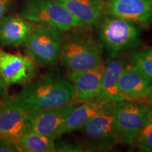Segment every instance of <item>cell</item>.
<instances>
[{
	"instance_id": "6da1fadb",
	"label": "cell",
	"mask_w": 152,
	"mask_h": 152,
	"mask_svg": "<svg viewBox=\"0 0 152 152\" xmlns=\"http://www.w3.org/2000/svg\"><path fill=\"white\" fill-rule=\"evenodd\" d=\"M10 97L25 111L33 112L73 104L75 94L71 82L53 68Z\"/></svg>"
},
{
	"instance_id": "7a4b0ae2",
	"label": "cell",
	"mask_w": 152,
	"mask_h": 152,
	"mask_svg": "<svg viewBox=\"0 0 152 152\" xmlns=\"http://www.w3.org/2000/svg\"><path fill=\"white\" fill-rule=\"evenodd\" d=\"M85 27L67 31L63 37L60 61L69 71L93 69L103 62V47Z\"/></svg>"
},
{
	"instance_id": "3957f363",
	"label": "cell",
	"mask_w": 152,
	"mask_h": 152,
	"mask_svg": "<svg viewBox=\"0 0 152 152\" xmlns=\"http://www.w3.org/2000/svg\"><path fill=\"white\" fill-rule=\"evenodd\" d=\"M95 26L99 42L107 50L109 58L141 45L139 26L133 23L105 14Z\"/></svg>"
},
{
	"instance_id": "277c9868",
	"label": "cell",
	"mask_w": 152,
	"mask_h": 152,
	"mask_svg": "<svg viewBox=\"0 0 152 152\" xmlns=\"http://www.w3.org/2000/svg\"><path fill=\"white\" fill-rule=\"evenodd\" d=\"M113 102L96 114L82 128L85 151H107L121 143L113 112Z\"/></svg>"
},
{
	"instance_id": "5b68a950",
	"label": "cell",
	"mask_w": 152,
	"mask_h": 152,
	"mask_svg": "<svg viewBox=\"0 0 152 152\" xmlns=\"http://www.w3.org/2000/svg\"><path fill=\"white\" fill-rule=\"evenodd\" d=\"M63 37L61 30L38 24L23 44L26 54L42 67L54 66L60 60Z\"/></svg>"
},
{
	"instance_id": "8992f818",
	"label": "cell",
	"mask_w": 152,
	"mask_h": 152,
	"mask_svg": "<svg viewBox=\"0 0 152 152\" xmlns=\"http://www.w3.org/2000/svg\"><path fill=\"white\" fill-rule=\"evenodd\" d=\"M20 14L30 22L51 26L61 31L84 26L78 19L54 1L28 0Z\"/></svg>"
},
{
	"instance_id": "52a82bcc",
	"label": "cell",
	"mask_w": 152,
	"mask_h": 152,
	"mask_svg": "<svg viewBox=\"0 0 152 152\" xmlns=\"http://www.w3.org/2000/svg\"><path fill=\"white\" fill-rule=\"evenodd\" d=\"M152 110L142 101L113 102V112L121 143L132 144Z\"/></svg>"
},
{
	"instance_id": "ba28073f",
	"label": "cell",
	"mask_w": 152,
	"mask_h": 152,
	"mask_svg": "<svg viewBox=\"0 0 152 152\" xmlns=\"http://www.w3.org/2000/svg\"><path fill=\"white\" fill-rule=\"evenodd\" d=\"M77 104H67L52 109L27 112L28 132H34L55 140L61 132L70 113Z\"/></svg>"
},
{
	"instance_id": "9c48e42d",
	"label": "cell",
	"mask_w": 152,
	"mask_h": 152,
	"mask_svg": "<svg viewBox=\"0 0 152 152\" xmlns=\"http://www.w3.org/2000/svg\"><path fill=\"white\" fill-rule=\"evenodd\" d=\"M37 71L36 64L30 56L0 50V75L7 86L28 84Z\"/></svg>"
},
{
	"instance_id": "30bf717a",
	"label": "cell",
	"mask_w": 152,
	"mask_h": 152,
	"mask_svg": "<svg viewBox=\"0 0 152 152\" xmlns=\"http://www.w3.org/2000/svg\"><path fill=\"white\" fill-rule=\"evenodd\" d=\"M105 11L140 27L152 26V0H105Z\"/></svg>"
},
{
	"instance_id": "8fae6325",
	"label": "cell",
	"mask_w": 152,
	"mask_h": 152,
	"mask_svg": "<svg viewBox=\"0 0 152 152\" xmlns=\"http://www.w3.org/2000/svg\"><path fill=\"white\" fill-rule=\"evenodd\" d=\"M118 89L124 100L144 101L152 91V81L132 64H128L120 75Z\"/></svg>"
},
{
	"instance_id": "7c38bea8",
	"label": "cell",
	"mask_w": 152,
	"mask_h": 152,
	"mask_svg": "<svg viewBox=\"0 0 152 152\" xmlns=\"http://www.w3.org/2000/svg\"><path fill=\"white\" fill-rule=\"evenodd\" d=\"M105 64L102 62L93 69L83 71H69L67 78L73 85L74 103H84L97 94L101 86Z\"/></svg>"
},
{
	"instance_id": "4fadbf2b",
	"label": "cell",
	"mask_w": 152,
	"mask_h": 152,
	"mask_svg": "<svg viewBox=\"0 0 152 152\" xmlns=\"http://www.w3.org/2000/svg\"><path fill=\"white\" fill-rule=\"evenodd\" d=\"M0 110V137L16 140L28 132L27 112L11 97L4 98Z\"/></svg>"
},
{
	"instance_id": "5bb4252c",
	"label": "cell",
	"mask_w": 152,
	"mask_h": 152,
	"mask_svg": "<svg viewBox=\"0 0 152 152\" xmlns=\"http://www.w3.org/2000/svg\"><path fill=\"white\" fill-rule=\"evenodd\" d=\"M128 63L123 58L115 56L109 58L105 64L101 86L94 99L106 102H117L124 100L118 89V81Z\"/></svg>"
},
{
	"instance_id": "9a60e30c",
	"label": "cell",
	"mask_w": 152,
	"mask_h": 152,
	"mask_svg": "<svg viewBox=\"0 0 152 152\" xmlns=\"http://www.w3.org/2000/svg\"><path fill=\"white\" fill-rule=\"evenodd\" d=\"M85 27L95 26L106 14L105 0H54Z\"/></svg>"
},
{
	"instance_id": "2e32d148",
	"label": "cell",
	"mask_w": 152,
	"mask_h": 152,
	"mask_svg": "<svg viewBox=\"0 0 152 152\" xmlns=\"http://www.w3.org/2000/svg\"><path fill=\"white\" fill-rule=\"evenodd\" d=\"M35 26L23 17H4L0 20V45L17 47L23 45Z\"/></svg>"
},
{
	"instance_id": "e0dca14e",
	"label": "cell",
	"mask_w": 152,
	"mask_h": 152,
	"mask_svg": "<svg viewBox=\"0 0 152 152\" xmlns=\"http://www.w3.org/2000/svg\"><path fill=\"white\" fill-rule=\"evenodd\" d=\"M109 102L93 99L80 106H76L66 119L61 132V135L80 130L90 120L104 111Z\"/></svg>"
},
{
	"instance_id": "ac0fdd59",
	"label": "cell",
	"mask_w": 152,
	"mask_h": 152,
	"mask_svg": "<svg viewBox=\"0 0 152 152\" xmlns=\"http://www.w3.org/2000/svg\"><path fill=\"white\" fill-rule=\"evenodd\" d=\"M18 142L23 151H55L54 140L34 132H27L18 138Z\"/></svg>"
},
{
	"instance_id": "d6986e66",
	"label": "cell",
	"mask_w": 152,
	"mask_h": 152,
	"mask_svg": "<svg viewBox=\"0 0 152 152\" xmlns=\"http://www.w3.org/2000/svg\"><path fill=\"white\" fill-rule=\"evenodd\" d=\"M128 59L152 81V48L134 49L129 54Z\"/></svg>"
},
{
	"instance_id": "ffe728a7",
	"label": "cell",
	"mask_w": 152,
	"mask_h": 152,
	"mask_svg": "<svg viewBox=\"0 0 152 152\" xmlns=\"http://www.w3.org/2000/svg\"><path fill=\"white\" fill-rule=\"evenodd\" d=\"M133 144H135L140 151L152 152V111Z\"/></svg>"
},
{
	"instance_id": "44dd1931",
	"label": "cell",
	"mask_w": 152,
	"mask_h": 152,
	"mask_svg": "<svg viewBox=\"0 0 152 152\" xmlns=\"http://www.w3.org/2000/svg\"><path fill=\"white\" fill-rule=\"evenodd\" d=\"M55 151L83 152L85 151L81 144L74 142L61 141L55 143Z\"/></svg>"
},
{
	"instance_id": "7402d4cb",
	"label": "cell",
	"mask_w": 152,
	"mask_h": 152,
	"mask_svg": "<svg viewBox=\"0 0 152 152\" xmlns=\"http://www.w3.org/2000/svg\"><path fill=\"white\" fill-rule=\"evenodd\" d=\"M23 151L18 142L14 139L0 137V152Z\"/></svg>"
},
{
	"instance_id": "603a6c76",
	"label": "cell",
	"mask_w": 152,
	"mask_h": 152,
	"mask_svg": "<svg viewBox=\"0 0 152 152\" xmlns=\"http://www.w3.org/2000/svg\"><path fill=\"white\" fill-rule=\"evenodd\" d=\"M13 0H0V20L4 18Z\"/></svg>"
},
{
	"instance_id": "cb8c5ba5",
	"label": "cell",
	"mask_w": 152,
	"mask_h": 152,
	"mask_svg": "<svg viewBox=\"0 0 152 152\" xmlns=\"http://www.w3.org/2000/svg\"><path fill=\"white\" fill-rule=\"evenodd\" d=\"M7 85L5 84V83L1 78V75H0V96H4L7 94Z\"/></svg>"
},
{
	"instance_id": "d4e9b609",
	"label": "cell",
	"mask_w": 152,
	"mask_h": 152,
	"mask_svg": "<svg viewBox=\"0 0 152 152\" xmlns=\"http://www.w3.org/2000/svg\"><path fill=\"white\" fill-rule=\"evenodd\" d=\"M142 102H144V103L147 104L150 109L152 110V91L151 92V93L148 95L147 97L146 98L144 101H142Z\"/></svg>"
},
{
	"instance_id": "484cf974",
	"label": "cell",
	"mask_w": 152,
	"mask_h": 152,
	"mask_svg": "<svg viewBox=\"0 0 152 152\" xmlns=\"http://www.w3.org/2000/svg\"><path fill=\"white\" fill-rule=\"evenodd\" d=\"M3 105H4V100L0 99V110H1V108H2Z\"/></svg>"
}]
</instances>
